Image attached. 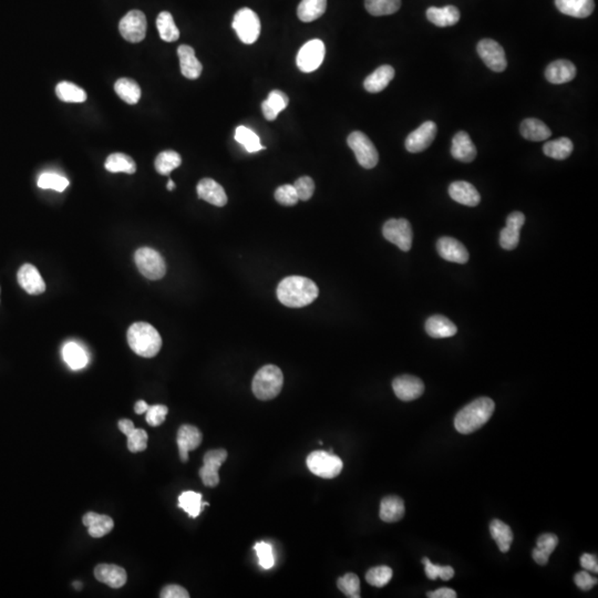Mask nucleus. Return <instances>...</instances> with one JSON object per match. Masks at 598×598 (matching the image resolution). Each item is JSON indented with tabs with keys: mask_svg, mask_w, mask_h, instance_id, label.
I'll return each instance as SVG.
<instances>
[{
	"mask_svg": "<svg viewBox=\"0 0 598 598\" xmlns=\"http://www.w3.org/2000/svg\"><path fill=\"white\" fill-rule=\"evenodd\" d=\"M326 9L327 0H301L297 16L303 23H312L324 15Z\"/></svg>",
	"mask_w": 598,
	"mask_h": 598,
	"instance_id": "c9c22d12",
	"label": "nucleus"
},
{
	"mask_svg": "<svg viewBox=\"0 0 598 598\" xmlns=\"http://www.w3.org/2000/svg\"><path fill=\"white\" fill-rule=\"evenodd\" d=\"M449 195L456 202L471 208L479 205L481 201L480 194L477 188H474L471 183L465 181L452 183L449 186Z\"/></svg>",
	"mask_w": 598,
	"mask_h": 598,
	"instance_id": "b1692460",
	"label": "nucleus"
},
{
	"mask_svg": "<svg viewBox=\"0 0 598 598\" xmlns=\"http://www.w3.org/2000/svg\"><path fill=\"white\" fill-rule=\"evenodd\" d=\"M202 499L201 493L194 491L183 492L179 497V508L186 512L188 516L195 519L201 514L203 509L208 506V503L203 502Z\"/></svg>",
	"mask_w": 598,
	"mask_h": 598,
	"instance_id": "58836bf2",
	"label": "nucleus"
},
{
	"mask_svg": "<svg viewBox=\"0 0 598 598\" xmlns=\"http://www.w3.org/2000/svg\"><path fill=\"white\" fill-rule=\"evenodd\" d=\"M136 267L145 277L150 281H158L164 277L166 264L159 251L150 247H142L134 255Z\"/></svg>",
	"mask_w": 598,
	"mask_h": 598,
	"instance_id": "423d86ee",
	"label": "nucleus"
},
{
	"mask_svg": "<svg viewBox=\"0 0 598 598\" xmlns=\"http://www.w3.org/2000/svg\"><path fill=\"white\" fill-rule=\"evenodd\" d=\"M289 103L288 97L279 90H274L269 93L265 101L262 103L264 116L269 121H274L282 111L286 109Z\"/></svg>",
	"mask_w": 598,
	"mask_h": 598,
	"instance_id": "2f4dec72",
	"label": "nucleus"
},
{
	"mask_svg": "<svg viewBox=\"0 0 598 598\" xmlns=\"http://www.w3.org/2000/svg\"><path fill=\"white\" fill-rule=\"evenodd\" d=\"M306 463L312 473L323 479L338 477L344 468V463L340 458L332 453V449L329 452L314 451L307 457Z\"/></svg>",
	"mask_w": 598,
	"mask_h": 598,
	"instance_id": "39448f33",
	"label": "nucleus"
},
{
	"mask_svg": "<svg viewBox=\"0 0 598 598\" xmlns=\"http://www.w3.org/2000/svg\"><path fill=\"white\" fill-rule=\"evenodd\" d=\"M573 142L569 138L553 140L547 142L543 147V152L545 155L555 160H565L572 154Z\"/></svg>",
	"mask_w": 598,
	"mask_h": 598,
	"instance_id": "c03bdc74",
	"label": "nucleus"
},
{
	"mask_svg": "<svg viewBox=\"0 0 598 598\" xmlns=\"http://www.w3.org/2000/svg\"><path fill=\"white\" fill-rule=\"evenodd\" d=\"M156 27L159 30L160 37L166 42H174L179 38V30L174 23L173 17L169 12H162L158 16Z\"/></svg>",
	"mask_w": 598,
	"mask_h": 598,
	"instance_id": "37998d69",
	"label": "nucleus"
},
{
	"mask_svg": "<svg viewBox=\"0 0 598 598\" xmlns=\"http://www.w3.org/2000/svg\"><path fill=\"white\" fill-rule=\"evenodd\" d=\"M166 188H168L169 191H173L174 188H175V183H174L172 179H169Z\"/></svg>",
	"mask_w": 598,
	"mask_h": 598,
	"instance_id": "0e129e2a",
	"label": "nucleus"
},
{
	"mask_svg": "<svg viewBox=\"0 0 598 598\" xmlns=\"http://www.w3.org/2000/svg\"><path fill=\"white\" fill-rule=\"evenodd\" d=\"M292 185L301 201H308L312 199V194L315 192V183L310 177H299Z\"/></svg>",
	"mask_w": 598,
	"mask_h": 598,
	"instance_id": "4d7b16f0",
	"label": "nucleus"
},
{
	"mask_svg": "<svg viewBox=\"0 0 598 598\" xmlns=\"http://www.w3.org/2000/svg\"><path fill=\"white\" fill-rule=\"evenodd\" d=\"M18 283L30 295H40L46 290V284L40 273L32 264L21 266L17 274Z\"/></svg>",
	"mask_w": 598,
	"mask_h": 598,
	"instance_id": "6ab92c4d",
	"label": "nucleus"
},
{
	"mask_svg": "<svg viewBox=\"0 0 598 598\" xmlns=\"http://www.w3.org/2000/svg\"><path fill=\"white\" fill-rule=\"evenodd\" d=\"M64 362L71 369L79 370L86 367L89 362L86 350L75 342H68L62 349Z\"/></svg>",
	"mask_w": 598,
	"mask_h": 598,
	"instance_id": "4c0bfd02",
	"label": "nucleus"
},
{
	"mask_svg": "<svg viewBox=\"0 0 598 598\" xmlns=\"http://www.w3.org/2000/svg\"><path fill=\"white\" fill-rule=\"evenodd\" d=\"M382 234L386 240L398 246L401 251H410L414 233L410 223L405 219H391L387 221L382 227Z\"/></svg>",
	"mask_w": 598,
	"mask_h": 598,
	"instance_id": "1a4fd4ad",
	"label": "nucleus"
},
{
	"mask_svg": "<svg viewBox=\"0 0 598 598\" xmlns=\"http://www.w3.org/2000/svg\"><path fill=\"white\" fill-rule=\"evenodd\" d=\"M197 195L199 199L210 203L212 205H226L227 195H226L222 185L215 182L214 179H203L197 186Z\"/></svg>",
	"mask_w": 598,
	"mask_h": 598,
	"instance_id": "412c9836",
	"label": "nucleus"
},
{
	"mask_svg": "<svg viewBox=\"0 0 598 598\" xmlns=\"http://www.w3.org/2000/svg\"><path fill=\"white\" fill-rule=\"evenodd\" d=\"M149 407H150V406H149L147 402L143 401V400H140V401L136 402V407H134V411H136V414H143L147 412Z\"/></svg>",
	"mask_w": 598,
	"mask_h": 598,
	"instance_id": "e2e57ef3",
	"label": "nucleus"
},
{
	"mask_svg": "<svg viewBox=\"0 0 598 598\" xmlns=\"http://www.w3.org/2000/svg\"><path fill=\"white\" fill-rule=\"evenodd\" d=\"M233 28L240 41L246 45L254 44L260 34V21L258 14L249 8H242L235 14Z\"/></svg>",
	"mask_w": 598,
	"mask_h": 598,
	"instance_id": "6e6552de",
	"label": "nucleus"
},
{
	"mask_svg": "<svg viewBox=\"0 0 598 598\" xmlns=\"http://www.w3.org/2000/svg\"><path fill=\"white\" fill-rule=\"evenodd\" d=\"M422 563L425 564V572L428 576V578L434 581L436 578L440 577L443 581H450L451 578L454 576V569L451 566H440V565H434L431 563L429 558H425L422 560Z\"/></svg>",
	"mask_w": 598,
	"mask_h": 598,
	"instance_id": "603ef678",
	"label": "nucleus"
},
{
	"mask_svg": "<svg viewBox=\"0 0 598 598\" xmlns=\"http://www.w3.org/2000/svg\"><path fill=\"white\" fill-rule=\"evenodd\" d=\"M395 77V69L393 66L384 64L379 66L371 75H368L364 82V89L370 93L382 92L388 87Z\"/></svg>",
	"mask_w": 598,
	"mask_h": 598,
	"instance_id": "c85d7f7f",
	"label": "nucleus"
},
{
	"mask_svg": "<svg viewBox=\"0 0 598 598\" xmlns=\"http://www.w3.org/2000/svg\"><path fill=\"white\" fill-rule=\"evenodd\" d=\"M235 140L240 145H243L245 150L249 152V153H255V152H258V151L265 149V147H263L262 143H260L258 134L254 131L249 129V127H243V125L237 127L236 132H235Z\"/></svg>",
	"mask_w": 598,
	"mask_h": 598,
	"instance_id": "de8ad7c7",
	"label": "nucleus"
},
{
	"mask_svg": "<svg viewBox=\"0 0 598 598\" xmlns=\"http://www.w3.org/2000/svg\"><path fill=\"white\" fill-rule=\"evenodd\" d=\"M558 545V538L552 533L540 535L538 538L536 547L533 549V558L538 565H547L549 562V555L554 552V549Z\"/></svg>",
	"mask_w": 598,
	"mask_h": 598,
	"instance_id": "f704fd0d",
	"label": "nucleus"
},
{
	"mask_svg": "<svg viewBox=\"0 0 598 598\" xmlns=\"http://www.w3.org/2000/svg\"><path fill=\"white\" fill-rule=\"evenodd\" d=\"M477 50L483 62L492 71L502 73L506 69L508 62H506V52L497 41L492 39H483L477 44Z\"/></svg>",
	"mask_w": 598,
	"mask_h": 598,
	"instance_id": "ddd939ff",
	"label": "nucleus"
},
{
	"mask_svg": "<svg viewBox=\"0 0 598 598\" xmlns=\"http://www.w3.org/2000/svg\"><path fill=\"white\" fill-rule=\"evenodd\" d=\"M203 436L201 431L191 425H184L177 431V447H179V458L182 462L188 460V452L199 448L202 443Z\"/></svg>",
	"mask_w": 598,
	"mask_h": 598,
	"instance_id": "a211bd4d",
	"label": "nucleus"
},
{
	"mask_svg": "<svg viewBox=\"0 0 598 598\" xmlns=\"http://www.w3.org/2000/svg\"><path fill=\"white\" fill-rule=\"evenodd\" d=\"M427 18L430 23L438 27L454 26L460 21V12L454 6H445L443 8L430 7L427 10Z\"/></svg>",
	"mask_w": 598,
	"mask_h": 598,
	"instance_id": "473e14b6",
	"label": "nucleus"
},
{
	"mask_svg": "<svg viewBox=\"0 0 598 598\" xmlns=\"http://www.w3.org/2000/svg\"><path fill=\"white\" fill-rule=\"evenodd\" d=\"M38 186L44 190H55L57 192H64L69 186V181L62 175L51 172L41 174L38 179Z\"/></svg>",
	"mask_w": 598,
	"mask_h": 598,
	"instance_id": "09e8293b",
	"label": "nucleus"
},
{
	"mask_svg": "<svg viewBox=\"0 0 598 598\" xmlns=\"http://www.w3.org/2000/svg\"><path fill=\"white\" fill-rule=\"evenodd\" d=\"M581 565L585 571L598 573L597 558L595 555L588 554V553L582 555Z\"/></svg>",
	"mask_w": 598,
	"mask_h": 598,
	"instance_id": "052dcab7",
	"label": "nucleus"
},
{
	"mask_svg": "<svg viewBox=\"0 0 598 598\" xmlns=\"http://www.w3.org/2000/svg\"><path fill=\"white\" fill-rule=\"evenodd\" d=\"M425 332L432 338H449L457 334L458 328L445 316L434 315L425 323Z\"/></svg>",
	"mask_w": 598,
	"mask_h": 598,
	"instance_id": "c756f323",
	"label": "nucleus"
},
{
	"mask_svg": "<svg viewBox=\"0 0 598 598\" xmlns=\"http://www.w3.org/2000/svg\"><path fill=\"white\" fill-rule=\"evenodd\" d=\"M576 66L569 60H556L545 70L547 82L553 84H563L572 82L576 77Z\"/></svg>",
	"mask_w": 598,
	"mask_h": 598,
	"instance_id": "a878e982",
	"label": "nucleus"
},
{
	"mask_svg": "<svg viewBox=\"0 0 598 598\" xmlns=\"http://www.w3.org/2000/svg\"><path fill=\"white\" fill-rule=\"evenodd\" d=\"M451 154L454 159L463 163H470L475 159L477 148L468 133L460 131L453 136Z\"/></svg>",
	"mask_w": 598,
	"mask_h": 598,
	"instance_id": "5701e85b",
	"label": "nucleus"
},
{
	"mask_svg": "<svg viewBox=\"0 0 598 598\" xmlns=\"http://www.w3.org/2000/svg\"><path fill=\"white\" fill-rule=\"evenodd\" d=\"M436 136V123L434 121L425 122L408 136L406 139V149L410 153H419L430 147Z\"/></svg>",
	"mask_w": 598,
	"mask_h": 598,
	"instance_id": "4468645a",
	"label": "nucleus"
},
{
	"mask_svg": "<svg viewBox=\"0 0 598 598\" xmlns=\"http://www.w3.org/2000/svg\"><path fill=\"white\" fill-rule=\"evenodd\" d=\"M495 403L488 397L475 399L458 412L454 419V427L458 432L470 434L479 430L490 420L495 412Z\"/></svg>",
	"mask_w": 598,
	"mask_h": 598,
	"instance_id": "f03ea898",
	"label": "nucleus"
},
{
	"mask_svg": "<svg viewBox=\"0 0 598 598\" xmlns=\"http://www.w3.org/2000/svg\"><path fill=\"white\" fill-rule=\"evenodd\" d=\"M436 249L443 260L451 263L465 264L469 260L468 249L453 237H441L436 242Z\"/></svg>",
	"mask_w": 598,
	"mask_h": 598,
	"instance_id": "f3484780",
	"label": "nucleus"
},
{
	"mask_svg": "<svg viewBox=\"0 0 598 598\" xmlns=\"http://www.w3.org/2000/svg\"><path fill=\"white\" fill-rule=\"evenodd\" d=\"M490 532L492 538L497 542L501 552H509L510 547L513 543V532L508 524L500 520H493L490 524Z\"/></svg>",
	"mask_w": 598,
	"mask_h": 598,
	"instance_id": "e433bc0d",
	"label": "nucleus"
},
{
	"mask_svg": "<svg viewBox=\"0 0 598 598\" xmlns=\"http://www.w3.org/2000/svg\"><path fill=\"white\" fill-rule=\"evenodd\" d=\"M284 376L282 370L275 364H266L258 370L251 382V390L260 400H272L283 389Z\"/></svg>",
	"mask_w": 598,
	"mask_h": 598,
	"instance_id": "20e7f679",
	"label": "nucleus"
},
{
	"mask_svg": "<svg viewBox=\"0 0 598 598\" xmlns=\"http://www.w3.org/2000/svg\"><path fill=\"white\" fill-rule=\"evenodd\" d=\"M278 301L290 308H301L310 305L319 295L317 285L310 278L289 276L284 278L277 287Z\"/></svg>",
	"mask_w": 598,
	"mask_h": 598,
	"instance_id": "f257e3e1",
	"label": "nucleus"
},
{
	"mask_svg": "<svg viewBox=\"0 0 598 598\" xmlns=\"http://www.w3.org/2000/svg\"><path fill=\"white\" fill-rule=\"evenodd\" d=\"M520 130L524 139L530 141H545L552 136V131L549 130V127L538 119H525L521 123Z\"/></svg>",
	"mask_w": 598,
	"mask_h": 598,
	"instance_id": "72a5a7b5",
	"label": "nucleus"
},
{
	"mask_svg": "<svg viewBox=\"0 0 598 598\" xmlns=\"http://www.w3.org/2000/svg\"><path fill=\"white\" fill-rule=\"evenodd\" d=\"M227 459V452L224 449H216L206 452L203 459V466L199 469V477L203 484L208 488H215L220 483L219 470Z\"/></svg>",
	"mask_w": 598,
	"mask_h": 598,
	"instance_id": "f8f14e48",
	"label": "nucleus"
},
{
	"mask_svg": "<svg viewBox=\"0 0 598 598\" xmlns=\"http://www.w3.org/2000/svg\"><path fill=\"white\" fill-rule=\"evenodd\" d=\"M525 223V215L513 212L508 216L506 226L501 231L500 244L506 251L515 249L520 243V232Z\"/></svg>",
	"mask_w": 598,
	"mask_h": 598,
	"instance_id": "2eb2a0df",
	"label": "nucleus"
},
{
	"mask_svg": "<svg viewBox=\"0 0 598 598\" xmlns=\"http://www.w3.org/2000/svg\"><path fill=\"white\" fill-rule=\"evenodd\" d=\"M55 95L61 101L70 103H82L87 100V93L77 84L62 82L57 84Z\"/></svg>",
	"mask_w": 598,
	"mask_h": 598,
	"instance_id": "a19ab883",
	"label": "nucleus"
},
{
	"mask_svg": "<svg viewBox=\"0 0 598 598\" xmlns=\"http://www.w3.org/2000/svg\"><path fill=\"white\" fill-rule=\"evenodd\" d=\"M393 578V569L389 566H376L370 569L366 574V581L376 587H384Z\"/></svg>",
	"mask_w": 598,
	"mask_h": 598,
	"instance_id": "3c124183",
	"label": "nucleus"
},
{
	"mask_svg": "<svg viewBox=\"0 0 598 598\" xmlns=\"http://www.w3.org/2000/svg\"><path fill=\"white\" fill-rule=\"evenodd\" d=\"M574 581H575L577 587H580L582 590H592L593 587L595 586L596 584H597V580L590 576V573L586 572V571L577 573L574 576Z\"/></svg>",
	"mask_w": 598,
	"mask_h": 598,
	"instance_id": "13d9d810",
	"label": "nucleus"
},
{
	"mask_svg": "<svg viewBox=\"0 0 598 598\" xmlns=\"http://www.w3.org/2000/svg\"><path fill=\"white\" fill-rule=\"evenodd\" d=\"M428 597L456 598L457 597V593L454 592L453 590H451V588H448V587H443V588H439V590H434V592H429Z\"/></svg>",
	"mask_w": 598,
	"mask_h": 598,
	"instance_id": "680f3d73",
	"label": "nucleus"
},
{
	"mask_svg": "<svg viewBox=\"0 0 598 598\" xmlns=\"http://www.w3.org/2000/svg\"><path fill=\"white\" fill-rule=\"evenodd\" d=\"M181 163H182V159H181L179 154L175 151L168 150L163 151L159 155L156 156L154 165H155L158 173L161 174V175H169L172 171L179 168Z\"/></svg>",
	"mask_w": 598,
	"mask_h": 598,
	"instance_id": "49530a36",
	"label": "nucleus"
},
{
	"mask_svg": "<svg viewBox=\"0 0 598 598\" xmlns=\"http://www.w3.org/2000/svg\"><path fill=\"white\" fill-rule=\"evenodd\" d=\"M275 199L284 206H292L299 201L297 192L292 184L282 185L275 191Z\"/></svg>",
	"mask_w": 598,
	"mask_h": 598,
	"instance_id": "5fc2aeb1",
	"label": "nucleus"
},
{
	"mask_svg": "<svg viewBox=\"0 0 598 598\" xmlns=\"http://www.w3.org/2000/svg\"><path fill=\"white\" fill-rule=\"evenodd\" d=\"M325 53H326V48L323 41L319 39L308 41L298 51L296 58L298 69L305 73L315 71L323 64Z\"/></svg>",
	"mask_w": 598,
	"mask_h": 598,
	"instance_id": "9d476101",
	"label": "nucleus"
},
{
	"mask_svg": "<svg viewBox=\"0 0 598 598\" xmlns=\"http://www.w3.org/2000/svg\"><path fill=\"white\" fill-rule=\"evenodd\" d=\"M84 525L87 526L90 536L95 538H103L113 530L114 522L108 515L98 514L95 512H88L82 517Z\"/></svg>",
	"mask_w": 598,
	"mask_h": 598,
	"instance_id": "bb28decb",
	"label": "nucleus"
},
{
	"mask_svg": "<svg viewBox=\"0 0 598 598\" xmlns=\"http://www.w3.org/2000/svg\"><path fill=\"white\" fill-rule=\"evenodd\" d=\"M95 576L101 583L111 588H121L127 583V572L113 564H99L95 569Z\"/></svg>",
	"mask_w": 598,
	"mask_h": 598,
	"instance_id": "aec40b11",
	"label": "nucleus"
},
{
	"mask_svg": "<svg viewBox=\"0 0 598 598\" xmlns=\"http://www.w3.org/2000/svg\"><path fill=\"white\" fill-rule=\"evenodd\" d=\"M160 597L188 598L190 597V595H188V590H185L184 587L179 586V585H168V586H165L164 588L161 590Z\"/></svg>",
	"mask_w": 598,
	"mask_h": 598,
	"instance_id": "bf43d9fd",
	"label": "nucleus"
},
{
	"mask_svg": "<svg viewBox=\"0 0 598 598\" xmlns=\"http://www.w3.org/2000/svg\"><path fill=\"white\" fill-rule=\"evenodd\" d=\"M169 409L166 406L155 405L151 406L147 410V416L145 420L148 422L151 427H159L162 425L163 422L166 419L168 416Z\"/></svg>",
	"mask_w": 598,
	"mask_h": 598,
	"instance_id": "6e6d98bb",
	"label": "nucleus"
},
{
	"mask_svg": "<svg viewBox=\"0 0 598 598\" xmlns=\"http://www.w3.org/2000/svg\"><path fill=\"white\" fill-rule=\"evenodd\" d=\"M347 143L349 148L353 151L356 159L362 168L369 170L378 164V151L371 140L364 133L360 132V131L350 133Z\"/></svg>",
	"mask_w": 598,
	"mask_h": 598,
	"instance_id": "0eeeda50",
	"label": "nucleus"
},
{
	"mask_svg": "<svg viewBox=\"0 0 598 598\" xmlns=\"http://www.w3.org/2000/svg\"><path fill=\"white\" fill-rule=\"evenodd\" d=\"M104 166L111 173L123 172V173L133 174L136 173V162L133 161L132 158L123 153H113L108 156Z\"/></svg>",
	"mask_w": 598,
	"mask_h": 598,
	"instance_id": "79ce46f5",
	"label": "nucleus"
},
{
	"mask_svg": "<svg viewBox=\"0 0 598 598\" xmlns=\"http://www.w3.org/2000/svg\"><path fill=\"white\" fill-rule=\"evenodd\" d=\"M114 90L116 95L127 104H136L141 98V88L132 79H119L114 84Z\"/></svg>",
	"mask_w": 598,
	"mask_h": 598,
	"instance_id": "ea45409f",
	"label": "nucleus"
},
{
	"mask_svg": "<svg viewBox=\"0 0 598 598\" xmlns=\"http://www.w3.org/2000/svg\"><path fill=\"white\" fill-rule=\"evenodd\" d=\"M119 429L127 436V449L132 453H138L148 448V434L143 429H136L131 420L119 421Z\"/></svg>",
	"mask_w": 598,
	"mask_h": 598,
	"instance_id": "4be33fe9",
	"label": "nucleus"
},
{
	"mask_svg": "<svg viewBox=\"0 0 598 598\" xmlns=\"http://www.w3.org/2000/svg\"><path fill=\"white\" fill-rule=\"evenodd\" d=\"M177 55H179L181 73L185 78L190 80L199 78V75L202 73L203 66L195 55V50L192 47L182 45L177 49Z\"/></svg>",
	"mask_w": 598,
	"mask_h": 598,
	"instance_id": "393cba45",
	"label": "nucleus"
},
{
	"mask_svg": "<svg viewBox=\"0 0 598 598\" xmlns=\"http://www.w3.org/2000/svg\"><path fill=\"white\" fill-rule=\"evenodd\" d=\"M127 342L136 355L152 358L162 347V338L159 332L147 323H136L127 330Z\"/></svg>",
	"mask_w": 598,
	"mask_h": 598,
	"instance_id": "7ed1b4c3",
	"label": "nucleus"
},
{
	"mask_svg": "<svg viewBox=\"0 0 598 598\" xmlns=\"http://www.w3.org/2000/svg\"><path fill=\"white\" fill-rule=\"evenodd\" d=\"M405 512V502L396 495L386 497L380 503V519L387 523L401 520Z\"/></svg>",
	"mask_w": 598,
	"mask_h": 598,
	"instance_id": "7c9ffc66",
	"label": "nucleus"
},
{
	"mask_svg": "<svg viewBox=\"0 0 598 598\" xmlns=\"http://www.w3.org/2000/svg\"><path fill=\"white\" fill-rule=\"evenodd\" d=\"M364 7L376 17L393 15L401 7V0H364Z\"/></svg>",
	"mask_w": 598,
	"mask_h": 598,
	"instance_id": "a18cd8bd",
	"label": "nucleus"
},
{
	"mask_svg": "<svg viewBox=\"0 0 598 598\" xmlns=\"http://www.w3.org/2000/svg\"><path fill=\"white\" fill-rule=\"evenodd\" d=\"M555 5L564 15L575 18L588 17L595 8L594 0H555Z\"/></svg>",
	"mask_w": 598,
	"mask_h": 598,
	"instance_id": "cd10ccee",
	"label": "nucleus"
},
{
	"mask_svg": "<svg viewBox=\"0 0 598 598\" xmlns=\"http://www.w3.org/2000/svg\"><path fill=\"white\" fill-rule=\"evenodd\" d=\"M255 552L258 554V564L264 569H272L275 565L274 553L271 544L258 542L255 544Z\"/></svg>",
	"mask_w": 598,
	"mask_h": 598,
	"instance_id": "864d4df0",
	"label": "nucleus"
},
{
	"mask_svg": "<svg viewBox=\"0 0 598 598\" xmlns=\"http://www.w3.org/2000/svg\"><path fill=\"white\" fill-rule=\"evenodd\" d=\"M337 586L347 597L359 598L362 596L360 595V581H359L358 576L353 573H348L346 575L341 576L337 581Z\"/></svg>",
	"mask_w": 598,
	"mask_h": 598,
	"instance_id": "8fccbe9b",
	"label": "nucleus"
},
{
	"mask_svg": "<svg viewBox=\"0 0 598 598\" xmlns=\"http://www.w3.org/2000/svg\"><path fill=\"white\" fill-rule=\"evenodd\" d=\"M147 17L140 10H131L119 23V30L125 40L132 44L141 42L147 36Z\"/></svg>",
	"mask_w": 598,
	"mask_h": 598,
	"instance_id": "9b49d317",
	"label": "nucleus"
},
{
	"mask_svg": "<svg viewBox=\"0 0 598 598\" xmlns=\"http://www.w3.org/2000/svg\"><path fill=\"white\" fill-rule=\"evenodd\" d=\"M393 391L402 401H412L422 396L425 384L418 377L405 375L397 377L393 382Z\"/></svg>",
	"mask_w": 598,
	"mask_h": 598,
	"instance_id": "dca6fc26",
	"label": "nucleus"
}]
</instances>
